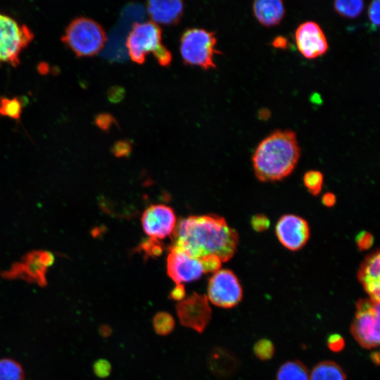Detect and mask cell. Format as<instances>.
Here are the masks:
<instances>
[{"instance_id": "6da1fadb", "label": "cell", "mask_w": 380, "mask_h": 380, "mask_svg": "<svg viewBox=\"0 0 380 380\" xmlns=\"http://www.w3.org/2000/svg\"><path fill=\"white\" fill-rule=\"evenodd\" d=\"M172 244L175 248L197 259L218 257L222 262L231 259L236 251L239 235L224 218L217 215H192L176 224Z\"/></svg>"}, {"instance_id": "7a4b0ae2", "label": "cell", "mask_w": 380, "mask_h": 380, "mask_svg": "<svg viewBox=\"0 0 380 380\" xmlns=\"http://www.w3.org/2000/svg\"><path fill=\"white\" fill-rule=\"evenodd\" d=\"M296 134L291 130H275L263 139L255 148L252 163L257 179L269 182L289 176L300 158Z\"/></svg>"}, {"instance_id": "3957f363", "label": "cell", "mask_w": 380, "mask_h": 380, "mask_svg": "<svg viewBox=\"0 0 380 380\" xmlns=\"http://www.w3.org/2000/svg\"><path fill=\"white\" fill-rule=\"evenodd\" d=\"M62 40L77 56L83 57L98 53L107 38L103 27L96 21L78 17L68 25Z\"/></svg>"}, {"instance_id": "277c9868", "label": "cell", "mask_w": 380, "mask_h": 380, "mask_svg": "<svg viewBox=\"0 0 380 380\" xmlns=\"http://www.w3.org/2000/svg\"><path fill=\"white\" fill-rule=\"evenodd\" d=\"M216 44L215 32L198 27L187 29L180 39L179 50L184 63L204 70L215 68L214 56L220 53Z\"/></svg>"}, {"instance_id": "5b68a950", "label": "cell", "mask_w": 380, "mask_h": 380, "mask_svg": "<svg viewBox=\"0 0 380 380\" xmlns=\"http://www.w3.org/2000/svg\"><path fill=\"white\" fill-rule=\"evenodd\" d=\"M350 326V332L360 346L372 349L379 345V302L369 298H360Z\"/></svg>"}, {"instance_id": "8992f818", "label": "cell", "mask_w": 380, "mask_h": 380, "mask_svg": "<svg viewBox=\"0 0 380 380\" xmlns=\"http://www.w3.org/2000/svg\"><path fill=\"white\" fill-rule=\"evenodd\" d=\"M33 37L32 31L26 25L0 13V63L18 65L22 51Z\"/></svg>"}, {"instance_id": "52a82bcc", "label": "cell", "mask_w": 380, "mask_h": 380, "mask_svg": "<svg viewBox=\"0 0 380 380\" xmlns=\"http://www.w3.org/2000/svg\"><path fill=\"white\" fill-rule=\"evenodd\" d=\"M162 44V30L152 21L133 24L126 40L130 58L142 64L148 53H153Z\"/></svg>"}, {"instance_id": "ba28073f", "label": "cell", "mask_w": 380, "mask_h": 380, "mask_svg": "<svg viewBox=\"0 0 380 380\" xmlns=\"http://www.w3.org/2000/svg\"><path fill=\"white\" fill-rule=\"evenodd\" d=\"M208 299L222 308H232L242 300L243 289L236 275L230 270H219L209 279Z\"/></svg>"}, {"instance_id": "9c48e42d", "label": "cell", "mask_w": 380, "mask_h": 380, "mask_svg": "<svg viewBox=\"0 0 380 380\" xmlns=\"http://www.w3.org/2000/svg\"><path fill=\"white\" fill-rule=\"evenodd\" d=\"M180 324L198 333H203L212 319V310L207 296L193 292L175 305Z\"/></svg>"}, {"instance_id": "30bf717a", "label": "cell", "mask_w": 380, "mask_h": 380, "mask_svg": "<svg viewBox=\"0 0 380 380\" xmlns=\"http://www.w3.org/2000/svg\"><path fill=\"white\" fill-rule=\"evenodd\" d=\"M53 261L52 255L46 252L36 251L27 255L20 262L14 265L3 277L9 279H22L40 286L46 285V271Z\"/></svg>"}, {"instance_id": "8fae6325", "label": "cell", "mask_w": 380, "mask_h": 380, "mask_svg": "<svg viewBox=\"0 0 380 380\" xmlns=\"http://www.w3.org/2000/svg\"><path fill=\"white\" fill-rule=\"evenodd\" d=\"M141 222L144 232L150 239L159 241L172 234L177 217L170 206L154 204L144 211Z\"/></svg>"}, {"instance_id": "7c38bea8", "label": "cell", "mask_w": 380, "mask_h": 380, "mask_svg": "<svg viewBox=\"0 0 380 380\" xmlns=\"http://www.w3.org/2000/svg\"><path fill=\"white\" fill-rule=\"evenodd\" d=\"M275 234L284 247L296 251L308 241L310 227L304 218L294 214H286L278 220Z\"/></svg>"}, {"instance_id": "4fadbf2b", "label": "cell", "mask_w": 380, "mask_h": 380, "mask_svg": "<svg viewBox=\"0 0 380 380\" xmlns=\"http://www.w3.org/2000/svg\"><path fill=\"white\" fill-rule=\"evenodd\" d=\"M295 39L300 53L308 59L324 55L328 50L327 37L318 23L306 21L296 30Z\"/></svg>"}, {"instance_id": "5bb4252c", "label": "cell", "mask_w": 380, "mask_h": 380, "mask_svg": "<svg viewBox=\"0 0 380 380\" xmlns=\"http://www.w3.org/2000/svg\"><path fill=\"white\" fill-rule=\"evenodd\" d=\"M167 274L176 284L199 279L204 274L200 259L192 258L175 248H169Z\"/></svg>"}, {"instance_id": "9a60e30c", "label": "cell", "mask_w": 380, "mask_h": 380, "mask_svg": "<svg viewBox=\"0 0 380 380\" xmlns=\"http://www.w3.org/2000/svg\"><path fill=\"white\" fill-rule=\"evenodd\" d=\"M357 279L369 296V298L379 302L380 253L379 250L365 258L358 270Z\"/></svg>"}, {"instance_id": "2e32d148", "label": "cell", "mask_w": 380, "mask_h": 380, "mask_svg": "<svg viewBox=\"0 0 380 380\" xmlns=\"http://www.w3.org/2000/svg\"><path fill=\"white\" fill-rule=\"evenodd\" d=\"M208 367L217 378L226 379L232 376L238 370L239 362L229 349L215 347L208 354Z\"/></svg>"}, {"instance_id": "e0dca14e", "label": "cell", "mask_w": 380, "mask_h": 380, "mask_svg": "<svg viewBox=\"0 0 380 380\" xmlns=\"http://www.w3.org/2000/svg\"><path fill=\"white\" fill-rule=\"evenodd\" d=\"M146 7L151 18L156 24H177L184 11V3L179 0H151L147 2Z\"/></svg>"}, {"instance_id": "ac0fdd59", "label": "cell", "mask_w": 380, "mask_h": 380, "mask_svg": "<svg viewBox=\"0 0 380 380\" xmlns=\"http://www.w3.org/2000/svg\"><path fill=\"white\" fill-rule=\"evenodd\" d=\"M253 12L260 24L271 27L283 20L285 7L281 0H257L253 4Z\"/></svg>"}, {"instance_id": "d6986e66", "label": "cell", "mask_w": 380, "mask_h": 380, "mask_svg": "<svg viewBox=\"0 0 380 380\" xmlns=\"http://www.w3.org/2000/svg\"><path fill=\"white\" fill-rule=\"evenodd\" d=\"M309 380H346V375L337 363L326 360L313 367Z\"/></svg>"}, {"instance_id": "ffe728a7", "label": "cell", "mask_w": 380, "mask_h": 380, "mask_svg": "<svg viewBox=\"0 0 380 380\" xmlns=\"http://www.w3.org/2000/svg\"><path fill=\"white\" fill-rule=\"evenodd\" d=\"M309 372L305 365L299 360H289L279 368L276 380H309Z\"/></svg>"}, {"instance_id": "44dd1931", "label": "cell", "mask_w": 380, "mask_h": 380, "mask_svg": "<svg viewBox=\"0 0 380 380\" xmlns=\"http://www.w3.org/2000/svg\"><path fill=\"white\" fill-rule=\"evenodd\" d=\"M24 378L20 363L9 357L0 359V380H24Z\"/></svg>"}, {"instance_id": "7402d4cb", "label": "cell", "mask_w": 380, "mask_h": 380, "mask_svg": "<svg viewBox=\"0 0 380 380\" xmlns=\"http://www.w3.org/2000/svg\"><path fill=\"white\" fill-rule=\"evenodd\" d=\"M335 11L341 16L353 18L357 17L364 8L361 0H337L334 2Z\"/></svg>"}, {"instance_id": "603a6c76", "label": "cell", "mask_w": 380, "mask_h": 380, "mask_svg": "<svg viewBox=\"0 0 380 380\" xmlns=\"http://www.w3.org/2000/svg\"><path fill=\"white\" fill-rule=\"evenodd\" d=\"M152 324L156 334L166 336L173 331L175 327V321L171 314L161 311L153 316Z\"/></svg>"}, {"instance_id": "cb8c5ba5", "label": "cell", "mask_w": 380, "mask_h": 380, "mask_svg": "<svg viewBox=\"0 0 380 380\" xmlns=\"http://www.w3.org/2000/svg\"><path fill=\"white\" fill-rule=\"evenodd\" d=\"M323 181V175L317 170H309L303 176V184L313 196H317L320 193Z\"/></svg>"}, {"instance_id": "d4e9b609", "label": "cell", "mask_w": 380, "mask_h": 380, "mask_svg": "<svg viewBox=\"0 0 380 380\" xmlns=\"http://www.w3.org/2000/svg\"><path fill=\"white\" fill-rule=\"evenodd\" d=\"M22 104L17 98L8 99L2 97L0 99V114L13 119L20 116Z\"/></svg>"}, {"instance_id": "484cf974", "label": "cell", "mask_w": 380, "mask_h": 380, "mask_svg": "<svg viewBox=\"0 0 380 380\" xmlns=\"http://www.w3.org/2000/svg\"><path fill=\"white\" fill-rule=\"evenodd\" d=\"M253 352L258 359L267 360L273 357L274 346L270 340L266 338L260 339L254 345Z\"/></svg>"}, {"instance_id": "4316f807", "label": "cell", "mask_w": 380, "mask_h": 380, "mask_svg": "<svg viewBox=\"0 0 380 380\" xmlns=\"http://www.w3.org/2000/svg\"><path fill=\"white\" fill-rule=\"evenodd\" d=\"M203 265L204 273H209L220 270L222 261L215 255H208L200 259Z\"/></svg>"}, {"instance_id": "83f0119b", "label": "cell", "mask_w": 380, "mask_h": 380, "mask_svg": "<svg viewBox=\"0 0 380 380\" xmlns=\"http://www.w3.org/2000/svg\"><path fill=\"white\" fill-rule=\"evenodd\" d=\"M153 53L160 65L167 66L170 64L172 53L163 44Z\"/></svg>"}, {"instance_id": "f1b7e54d", "label": "cell", "mask_w": 380, "mask_h": 380, "mask_svg": "<svg viewBox=\"0 0 380 380\" xmlns=\"http://www.w3.org/2000/svg\"><path fill=\"white\" fill-rule=\"evenodd\" d=\"M93 370L98 377L106 378L110 374L111 365L108 360L100 359L94 363Z\"/></svg>"}, {"instance_id": "f546056e", "label": "cell", "mask_w": 380, "mask_h": 380, "mask_svg": "<svg viewBox=\"0 0 380 380\" xmlns=\"http://www.w3.org/2000/svg\"><path fill=\"white\" fill-rule=\"evenodd\" d=\"M96 125L103 130L109 129L113 125H118L116 119L109 113H101L95 119Z\"/></svg>"}, {"instance_id": "4dcf8cb0", "label": "cell", "mask_w": 380, "mask_h": 380, "mask_svg": "<svg viewBox=\"0 0 380 380\" xmlns=\"http://www.w3.org/2000/svg\"><path fill=\"white\" fill-rule=\"evenodd\" d=\"M355 241L360 251H365L372 246L374 236L369 232L362 231L357 235Z\"/></svg>"}, {"instance_id": "1f68e13d", "label": "cell", "mask_w": 380, "mask_h": 380, "mask_svg": "<svg viewBox=\"0 0 380 380\" xmlns=\"http://www.w3.org/2000/svg\"><path fill=\"white\" fill-rule=\"evenodd\" d=\"M379 0L372 1L368 8V18L373 28H376L379 25Z\"/></svg>"}, {"instance_id": "d6a6232c", "label": "cell", "mask_w": 380, "mask_h": 380, "mask_svg": "<svg viewBox=\"0 0 380 380\" xmlns=\"http://www.w3.org/2000/svg\"><path fill=\"white\" fill-rule=\"evenodd\" d=\"M251 224L255 232H264L269 227L270 222L267 216L257 214L251 218Z\"/></svg>"}, {"instance_id": "836d02e7", "label": "cell", "mask_w": 380, "mask_h": 380, "mask_svg": "<svg viewBox=\"0 0 380 380\" xmlns=\"http://www.w3.org/2000/svg\"><path fill=\"white\" fill-rule=\"evenodd\" d=\"M132 144L127 140H121L115 142L113 147V152L116 156H127L131 152Z\"/></svg>"}, {"instance_id": "e575fe53", "label": "cell", "mask_w": 380, "mask_h": 380, "mask_svg": "<svg viewBox=\"0 0 380 380\" xmlns=\"http://www.w3.org/2000/svg\"><path fill=\"white\" fill-rule=\"evenodd\" d=\"M327 345L331 350L334 352H339L343 349L345 346V341L341 335L334 334L329 336L327 339Z\"/></svg>"}, {"instance_id": "d590c367", "label": "cell", "mask_w": 380, "mask_h": 380, "mask_svg": "<svg viewBox=\"0 0 380 380\" xmlns=\"http://www.w3.org/2000/svg\"><path fill=\"white\" fill-rule=\"evenodd\" d=\"M185 296L186 291L184 285L179 284H176V286L170 291L169 298L179 302L185 298Z\"/></svg>"}, {"instance_id": "8d00e7d4", "label": "cell", "mask_w": 380, "mask_h": 380, "mask_svg": "<svg viewBox=\"0 0 380 380\" xmlns=\"http://www.w3.org/2000/svg\"><path fill=\"white\" fill-rule=\"evenodd\" d=\"M288 40L283 36H278L273 39L272 46L277 49H286L288 46Z\"/></svg>"}, {"instance_id": "74e56055", "label": "cell", "mask_w": 380, "mask_h": 380, "mask_svg": "<svg viewBox=\"0 0 380 380\" xmlns=\"http://www.w3.org/2000/svg\"><path fill=\"white\" fill-rule=\"evenodd\" d=\"M322 202L327 207H332L336 203V196L332 193H326L322 198Z\"/></svg>"}, {"instance_id": "f35d334b", "label": "cell", "mask_w": 380, "mask_h": 380, "mask_svg": "<svg viewBox=\"0 0 380 380\" xmlns=\"http://www.w3.org/2000/svg\"><path fill=\"white\" fill-rule=\"evenodd\" d=\"M122 96V91L121 89L119 88H114L113 89H111L110 91L109 94V98L112 101H117L118 99H120Z\"/></svg>"}, {"instance_id": "ab89813d", "label": "cell", "mask_w": 380, "mask_h": 380, "mask_svg": "<svg viewBox=\"0 0 380 380\" xmlns=\"http://www.w3.org/2000/svg\"><path fill=\"white\" fill-rule=\"evenodd\" d=\"M100 333L103 336H108L110 334H111V329H110V327H109L108 326H102L101 328H100Z\"/></svg>"}, {"instance_id": "60d3db41", "label": "cell", "mask_w": 380, "mask_h": 380, "mask_svg": "<svg viewBox=\"0 0 380 380\" xmlns=\"http://www.w3.org/2000/svg\"><path fill=\"white\" fill-rule=\"evenodd\" d=\"M372 360H373L374 362V363H376L377 365L379 364V355L378 352L374 353L372 355Z\"/></svg>"}]
</instances>
